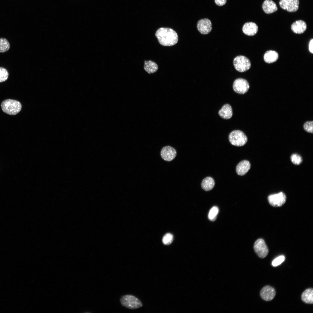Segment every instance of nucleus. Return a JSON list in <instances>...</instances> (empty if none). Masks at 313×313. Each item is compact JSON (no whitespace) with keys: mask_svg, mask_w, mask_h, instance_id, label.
I'll use <instances>...</instances> for the list:
<instances>
[{"mask_svg":"<svg viewBox=\"0 0 313 313\" xmlns=\"http://www.w3.org/2000/svg\"><path fill=\"white\" fill-rule=\"evenodd\" d=\"M155 36L160 44L164 46H173L178 41V37L176 32L169 28H159L156 32Z\"/></svg>","mask_w":313,"mask_h":313,"instance_id":"nucleus-1","label":"nucleus"},{"mask_svg":"<svg viewBox=\"0 0 313 313\" xmlns=\"http://www.w3.org/2000/svg\"><path fill=\"white\" fill-rule=\"evenodd\" d=\"M3 111L10 115H15L21 111L22 105L19 101L11 99H7L3 101L1 104Z\"/></svg>","mask_w":313,"mask_h":313,"instance_id":"nucleus-2","label":"nucleus"},{"mask_svg":"<svg viewBox=\"0 0 313 313\" xmlns=\"http://www.w3.org/2000/svg\"><path fill=\"white\" fill-rule=\"evenodd\" d=\"M228 139L232 145L236 146H243L248 141V138L245 134L239 130L231 132L229 135Z\"/></svg>","mask_w":313,"mask_h":313,"instance_id":"nucleus-3","label":"nucleus"},{"mask_svg":"<svg viewBox=\"0 0 313 313\" xmlns=\"http://www.w3.org/2000/svg\"><path fill=\"white\" fill-rule=\"evenodd\" d=\"M120 302L123 306L131 309H137L142 306L141 302L139 299L130 295L122 296Z\"/></svg>","mask_w":313,"mask_h":313,"instance_id":"nucleus-4","label":"nucleus"},{"mask_svg":"<svg viewBox=\"0 0 313 313\" xmlns=\"http://www.w3.org/2000/svg\"><path fill=\"white\" fill-rule=\"evenodd\" d=\"M233 64L235 69L239 72H243L249 70L251 67L250 60L246 57L239 55L234 59Z\"/></svg>","mask_w":313,"mask_h":313,"instance_id":"nucleus-5","label":"nucleus"},{"mask_svg":"<svg viewBox=\"0 0 313 313\" xmlns=\"http://www.w3.org/2000/svg\"><path fill=\"white\" fill-rule=\"evenodd\" d=\"M232 87L236 93L243 94L248 91L250 88V85L246 79L239 78L234 81Z\"/></svg>","mask_w":313,"mask_h":313,"instance_id":"nucleus-6","label":"nucleus"},{"mask_svg":"<svg viewBox=\"0 0 313 313\" xmlns=\"http://www.w3.org/2000/svg\"><path fill=\"white\" fill-rule=\"evenodd\" d=\"M254 249L258 256L261 259L265 257L269 252V250L264 241L262 239L257 240L254 243Z\"/></svg>","mask_w":313,"mask_h":313,"instance_id":"nucleus-7","label":"nucleus"},{"mask_svg":"<svg viewBox=\"0 0 313 313\" xmlns=\"http://www.w3.org/2000/svg\"><path fill=\"white\" fill-rule=\"evenodd\" d=\"M286 200V197L285 195L282 192L270 195L268 197V200L269 203L274 207L282 206L285 203Z\"/></svg>","mask_w":313,"mask_h":313,"instance_id":"nucleus-8","label":"nucleus"},{"mask_svg":"<svg viewBox=\"0 0 313 313\" xmlns=\"http://www.w3.org/2000/svg\"><path fill=\"white\" fill-rule=\"evenodd\" d=\"M299 0H280L279 4L283 9L289 12H294L299 8Z\"/></svg>","mask_w":313,"mask_h":313,"instance_id":"nucleus-9","label":"nucleus"},{"mask_svg":"<svg viewBox=\"0 0 313 313\" xmlns=\"http://www.w3.org/2000/svg\"><path fill=\"white\" fill-rule=\"evenodd\" d=\"M176 150L170 146L163 147L160 152L162 158L167 161H170L173 160L176 156Z\"/></svg>","mask_w":313,"mask_h":313,"instance_id":"nucleus-10","label":"nucleus"},{"mask_svg":"<svg viewBox=\"0 0 313 313\" xmlns=\"http://www.w3.org/2000/svg\"><path fill=\"white\" fill-rule=\"evenodd\" d=\"M197 27L198 31L201 34H206L211 31L212 28V24L209 19L207 18L203 19L198 21Z\"/></svg>","mask_w":313,"mask_h":313,"instance_id":"nucleus-11","label":"nucleus"},{"mask_svg":"<svg viewBox=\"0 0 313 313\" xmlns=\"http://www.w3.org/2000/svg\"><path fill=\"white\" fill-rule=\"evenodd\" d=\"M276 295L275 289L270 286L264 287L260 292V295L261 298L266 301L272 300Z\"/></svg>","mask_w":313,"mask_h":313,"instance_id":"nucleus-12","label":"nucleus"},{"mask_svg":"<svg viewBox=\"0 0 313 313\" xmlns=\"http://www.w3.org/2000/svg\"><path fill=\"white\" fill-rule=\"evenodd\" d=\"M257 25L253 22H248L244 24L242 27L243 33L247 35L252 36L255 35L258 31Z\"/></svg>","mask_w":313,"mask_h":313,"instance_id":"nucleus-13","label":"nucleus"},{"mask_svg":"<svg viewBox=\"0 0 313 313\" xmlns=\"http://www.w3.org/2000/svg\"><path fill=\"white\" fill-rule=\"evenodd\" d=\"M251 167L250 162L246 160H243L240 161L237 165L236 171L237 174L240 176H243L246 174Z\"/></svg>","mask_w":313,"mask_h":313,"instance_id":"nucleus-14","label":"nucleus"},{"mask_svg":"<svg viewBox=\"0 0 313 313\" xmlns=\"http://www.w3.org/2000/svg\"><path fill=\"white\" fill-rule=\"evenodd\" d=\"M307 28L306 23L301 20H297L294 22L291 26L292 31L294 33L301 34L303 33Z\"/></svg>","mask_w":313,"mask_h":313,"instance_id":"nucleus-15","label":"nucleus"},{"mask_svg":"<svg viewBox=\"0 0 313 313\" xmlns=\"http://www.w3.org/2000/svg\"><path fill=\"white\" fill-rule=\"evenodd\" d=\"M218 114L222 118L226 119H230L233 115L231 106L229 104L224 105L218 112Z\"/></svg>","mask_w":313,"mask_h":313,"instance_id":"nucleus-16","label":"nucleus"},{"mask_svg":"<svg viewBox=\"0 0 313 313\" xmlns=\"http://www.w3.org/2000/svg\"><path fill=\"white\" fill-rule=\"evenodd\" d=\"M262 8L264 12L267 14L272 13L277 10L276 4L271 0H265L263 3Z\"/></svg>","mask_w":313,"mask_h":313,"instance_id":"nucleus-17","label":"nucleus"},{"mask_svg":"<svg viewBox=\"0 0 313 313\" xmlns=\"http://www.w3.org/2000/svg\"><path fill=\"white\" fill-rule=\"evenodd\" d=\"M278 58V53L276 51L272 50L266 51L263 56L265 61L268 63H272L276 62Z\"/></svg>","mask_w":313,"mask_h":313,"instance_id":"nucleus-18","label":"nucleus"},{"mask_svg":"<svg viewBox=\"0 0 313 313\" xmlns=\"http://www.w3.org/2000/svg\"><path fill=\"white\" fill-rule=\"evenodd\" d=\"M215 185V181L212 177L208 176L202 180L201 183L202 188L205 191H208L212 190Z\"/></svg>","mask_w":313,"mask_h":313,"instance_id":"nucleus-19","label":"nucleus"},{"mask_svg":"<svg viewBox=\"0 0 313 313\" xmlns=\"http://www.w3.org/2000/svg\"><path fill=\"white\" fill-rule=\"evenodd\" d=\"M302 301L304 303L309 304L313 303V289L309 288L305 290L301 296Z\"/></svg>","mask_w":313,"mask_h":313,"instance_id":"nucleus-20","label":"nucleus"},{"mask_svg":"<svg viewBox=\"0 0 313 313\" xmlns=\"http://www.w3.org/2000/svg\"><path fill=\"white\" fill-rule=\"evenodd\" d=\"M144 63V69L149 74L154 73L157 71L158 66L154 62L151 60L145 61Z\"/></svg>","mask_w":313,"mask_h":313,"instance_id":"nucleus-21","label":"nucleus"},{"mask_svg":"<svg viewBox=\"0 0 313 313\" xmlns=\"http://www.w3.org/2000/svg\"><path fill=\"white\" fill-rule=\"evenodd\" d=\"M10 45L8 40L5 38H0V52L4 53L10 48Z\"/></svg>","mask_w":313,"mask_h":313,"instance_id":"nucleus-22","label":"nucleus"},{"mask_svg":"<svg viewBox=\"0 0 313 313\" xmlns=\"http://www.w3.org/2000/svg\"><path fill=\"white\" fill-rule=\"evenodd\" d=\"M219 211L218 208L216 206H214L210 210L208 214L209 219L211 221H215L216 218Z\"/></svg>","mask_w":313,"mask_h":313,"instance_id":"nucleus-23","label":"nucleus"},{"mask_svg":"<svg viewBox=\"0 0 313 313\" xmlns=\"http://www.w3.org/2000/svg\"><path fill=\"white\" fill-rule=\"evenodd\" d=\"M8 76L9 73L7 70L4 68L0 67V83L6 81Z\"/></svg>","mask_w":313,"mask_h":313,"instance_id":"nucleus-24","label":"nucleus"},{"mask_svg":"<svg viewBox=\"0 0 313 313\" xmlns=\"http://www.w3.org/2000/svg\"><path fill=\"white\" fill-rule=\"evenodd\" d=\"M291 160L292 163L294 164L299 165L301 164L303 161L301 157L299 155L294 154L291 156Z\"/></svg>","mask_w":313,"mask_h":313,"instance_id":"nucleus-25","label":"nucleus"},{"mask_svg":"<svg viewBox=\"0 0 313 313\" xmlns=\"http://www.w3.org/2000/svg\"><path fill=\"white\" fill-rule=\"evenodd\" d=\"M173 240V235L170 233H168L165 234L163 236L162 242L164 244L168 245L172 243Z\"/></svg>","mask_w":313,"mask_h":313,"instance_id":"nucleus-26","label":"nucleus"},{"mask_svg":"<svg viewBox=\"0 0 313 313\" xmlns=\"http://www.w3.org/2000/svg\"><path fill=\"white\" fill-rule=\"evenodd\" d=\"M313 121L305 122L303 125L304 130L307 132L312 133L313 132Z\"/></svg>","mask_w":313,"mask_h":313,"instance_id":"nucleus-27","label":"nucleus"},{"mask_svg":"<svg viewBox=\"0 0 313 313\" xmlns=\"http://www.w3.org/2000/svg\"><path fill=\"white\" fill-rule=\"evenodd\" d=\"M285 259V257L284 256H280L273 260L272 262V265L274 267L276 266L283 262Z\"/></svg>","mask_w":313,"mask_h":313,"instance_id":"nucleus-28","label":"nucleus"},{"mask_svg":"<svg viewBox=\"0 0 313 313\" xmlns=\"http://www.w3.org/2000/svg\"><path fill=\"white\" fill-rule=\"evenodd\" d=\"M227 0H214L216 4L219 6H222L226 3Z\"/></svg>","mask_w":313,"mask_h":313,"instance_id":"nucleus-29","label":"nucleus"},{"mask_svg":"<svg viewBox=\"0 0 313 313\" xmlns=\"http://www.w3.org/2000/svg\"><path fill=\"white\" fill-rule=\"evenodd\" d=\"M313 39H312L310 41L309 45V50L310 52L313 53Z\"/></svg>","mask_w":313,"mask_h":313,"instance_id":"nucleus-30","label":"nucleus"}]
</instances>
